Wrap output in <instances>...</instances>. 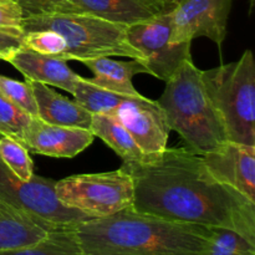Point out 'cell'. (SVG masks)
Masks as SVG:
<instances>
[{
    "label": "cell",
    "instance_id": "obj_15",
    "mask_svg": "<svg viewBox=\"0 0 255 255\" xmlns=\"http://www.w3.org/2000/svg\"><path fill=\"white\" fill-rule=\"evenodd\" d=\"M29 82L36 101L37 119L50 125L90 129L92 115L76 101L57 94L49 85Z\"/></svg>",
    "mask_w": 255,
    "mask_h": 255
},
{
    "label": "cell",
    "instance_id": "obj_26",
    "mask_svg": "<svg viewBox=\"0 0 255 255\" xmlns=\"http://www.w3.org/2000/svg\"><path fill=\"white\" fill-rule=\"evenodd\" d=\"M22 17L46 14H71L74 0H19Z\"/></svg>",
    "mask_w": 255,
    "mask_h": 255
},
{
    "label": "cell",
    "instance_id": "obj_30",
    "mask_svg": "<svg viewBox=\"0 0 255 255\" xmlns=\"http://www.w3.org/2000/svg\"><path fill=\"white\" fill-rule=\"evenodd\" d=\"M253 4H254V0H251V6H253Z\"/></svg>",
    "mask_w": 255,
    "mask_h": 255
},
{
    "label": "cell",
    "instance_id": "obj_31",
    "mask_svg": "<svg viewBox=\"0 0 255 255\" xmlns=\"http://www.w3.org/2000/svg\"><path fill=\"white\" fill-rule=\"evenodd\" d=\"M15 1H19V0H15Z\"/></svg>",
    "mask_w": 255,
    "mask_h": 255
},
{
    "label": "cell",
    "instance_id": "obj_24",
    "mask_svg": "<svg viewBox=\"0 0 255 255\" xmlns=\"http://www.w3.org/2000/svg\"><path fill=\"white\" fill-rule=\"evenodd\" d=\"M0 94L30 117L32 119L37 117L36 101L27 80L21 82L0 75Z\"/></svg>",
    "mask_w": 255,
    "mask_h": 255
},
{
    "label": "cell",
    "instance_id": "obj_6",
    "mask_svg": "<svg viewBox=\"0 0 255 255\" xmlns=\"http://www.w3.org/2000/svg\"><path fill=\"white\" fill-rule=\"evenodd\" d=\"M61 204L91 218L112 216L133 203V181L124 168L102 173L76 174L56 181Z\"/></svg>",
    "mask_w": 255,
    "mask_h": 255
},
{
    "label": "cell",
    "instance_id": "obj_23",
    "mask_svg": "<svg viewBox=\"0 0 255 255\" xmlns=\"http://www.w3.org/2000/svg\"><path fill=\"white\" fill-rule=\"evenodd\" d=\"M31 120L32 117L0 94V136L11 137L22 143Z\"/></svg>",
    "mask_w": 255,
    "mask_h": 255
},
{
    "label": "cell",
    "instance_id": "obj_22",
    "mask_svg": "<svg viewBox=\"0 0 255 255\" xmlns=\"http://www.w3.org/2000/svg\"><path fill=\"white\" fill-rule=\"evenodd\" d=\"M204 255H255V244L237 232L227 228H212V241Z\"/></svg>",
    "mask_w": 255,
    "mask_h": 255
},
{
    "label": "cell",
    "instance_id": "obj_5",
    "mask_svg": "<svg viewBox=\"0 0 255 255\" xmlns=\"http://www.w3.org/2000/svg\"><path fill=\"white\" fill-rule=\"evenodd\" d=\"M227 141L255 146V62L252 50L238 61L202 71Z\"/></svg>",
    "mask_w": 255,
    "mask_h": 255
},
{
    "label": "cell",
    "instance_id": "obj_17",
    "mask_svg": "<svg viewBox=\"0 0 255 255\" xmlns=\"http://www.w3.org/2000/svg\"><path fill=\"white\" fill-rule=\"evenodd\" d=\"M49 232L22 212L0 202V252L36 243Z\"/></svg>",
    "mask_w": 255,
    "mask_h": 255
},
{
    "label": "cell",
    "instance_id": "obj_27",
    "mask_svg": "<svg viewBox=\"0 0 255 255\" xmlns=\"http://www.w3.org/2000/svg\"><path fill=\"white\" fill-rule=\"evenodd\" d=\"M0 30L22 36V11L15 0H0Z\"/></svg>",
    "mask_w": 255,
    "mask_h": 255
},
{
    "label": "cell",
    "instance_id": "obj_19",
    "mask_svg": "<svg viewBox=\"0 0 255 255\" xmlns=\"http://www.w3.org/2000/svg\"><path fill=\"white\" fill-rule=\"evenodd\" d=\"M0 255H85L82 253L75 228L56 229L45 238L21 248L1 251Z\"/></svg>",
    "mask_w": 255,
    "mask_h": 255
},
{
    "label": "cell",
    "instance_id": "obj_21",
    "mask_svg": "<svg viewBox=\"0 0 255 255\" xmlns=\"http://www.w3.org/2000/svg\"><path fill=\"white\" fill-rule=\"evenodd\" d=\"M0 161L22 181H30L34 176L30 152L11 137L0 136Z\"/></svg>",
    "mask_w": 255,
    "mask_h": 255
},
{
    "label": "cell",
    "instance_id": "obj_29",
    "mask_svg": "<svg viewBox=\"0 0 255 255\" xmlns=\"http://www.w3.org/2000/svg\"><path fill=\"white\" fill-rule=\"evenodd\" d=\"M179 1H181V0H161L162 5H163V7L166 11H171V10L173 9V7L176 6Z\"/></svg>",
    "mask_w": 255,
    "mask_h": 255
},
{
    "label": "cell",
    "instance_id": "obj_12",
    "mask_svg": "<svg viewBox=\"0 0 255 255\" xmlns=\"http://www.w3.org/2000/svg\"><path fill=\"white\" fill-rule=\"evenodd\" d=\"M90 129L50 125L32 119L22 141L30 153L54 158H74L94 142Z\"/></svg>",
    "mask_w": 255,
    "mask_h": 255
},
{
    "label": "cell",
    "instance_id": "obj_25",
    "mask_svg": "<svg viewBox=\"0 0 255 255\" xmlns=\"http://www.w3.org/2000/svg\"><path fill=\"white\" fill-rule=\"evenodd\" d=\"M22 47L41 55L59 57L66 49L64 37L52 30H35L22 34Z\"/></svg>",
    "mask_w": 255,
    "mask_h": 255
},
{
    "label": "cell",
    "instance_id": "obj_28",
    "mask_svg": "<svg viewBox=\"0 0 255 255\" xmlns=\"http://www.w3.org/2000/svg\"><path fill=\"white\" fill-rule=\"evenodd\" d=\"M21 37L0 30V60L5 61L7 56L22 47Z\"/></svg>",
    "mask_w": 255,
    "mask_h": 255
},
{
    "label": "cell",
    "instance_id": "obj_7",
    "mask_svg": "<svg viewBox=\"0 0 255 255\" xmlns=\"http://www.w3.org/2000/svg\"><path fill=\"white\" fill-rule=\"evenodd\" d=\"M54 179L35 174L30 181H22L0 161V202L22 212L47 231L75 228L92 219L60 203Z\"/></svg>",
    "mask_w": 255,
    "mask_h": 255
},
{
    "label": "cell",
    "instance_id": "obj_18",
    "mask_svg": "<svg viewBox=\"0 0 255 255\" xmlns=\"http://www.w3.org/2000/svg\"><path fill=\"white\" fill-rule=\"evenodd\" d=\"M90 131L119 154L124 163L142 162L148 157L139 149L131 134L112 115H92Z\"/></svg>",
    "mask_w": 255,
    "mask_h": 255
},
{
    "label": "cell",
    "instance_id": "obj_11",
    "mask_svg": "<svg viewBox=\"0 0 255 255\" xmlns=\"http://www.w3.org/2000/svg\"><path fill=\"white\" fill-rule=\"evenodd\" d=\"M203 161L217 182L255 203V146L227 141L221 148L204 154Z\"/></svg>",
    "mask_w": 255,
    "mask_h": 255
},
{
    "label": "cell",
    "instance_id": "obj_3",
    "mask_svg": "<svg viewBox=\"0 0 255 255\" xmlns=\"http://www.w3.org/2000/svg\"><path fill=\"white\" fill-rule=\"evenodd\" d=\"M157 102L166 115L169 129L176 131L184 147L194 153L204 156L227 142L223 124L204 86L202 70L192 59L182 62L166 81Z\"/></svg>",
    "mask_w": 255,
    "mask_h": 255
},
{
    "label": "cell",
    "instance_id": "obj_9",
    "mask_svg": "<svg viewBox=\"0 0 255 255\" xmlns=\"http://www.w3.org/2000/svg\"><path fill=\"white\" fill-rule=\"evenodd\" d=\"M233 0H181L171 10V42H192L207 37L221 46Z\"/></svg>",
    "mask_w": 255,
    "mask_h": 255
},
{
    "label": "cell",
    "instance_id": "obj_10",
    "mask_svg": "<svg viewBox=\"0 0 255 255\" xmlns=\"http://www.w3.org/2000/svg\"><path fill=\"white\" fill-rule=\"evenodd\" d=\"M112 116L127 129L146 156H154L167 148L171 129L157 101L142 95L127 96Z\"/></svg>",
    "mask_w": 255,
    "mask_h": 255
},
{
    "label": "cell",
    "instance_id": "obj_2",
    "mask_svg": "<svg viewBox=\"0 0 255 255\" xmlns=\"http://www.w3.org/2000/svg\"><path fill=\"white\" fill-rule=\"evenodd\" d=\"M85 255H204L212 228L167 221L132 207L75 227Z\"/></svg>",
    "mask_w": 255,
    "mask_h": 255
},
{
    "label": "cell",
    "instance_id": "obj_13",
    "mask_svg": "<svg viewBox=\"0 0 255 255\" xmlns=\"http://www.w3.org/2000/svg\"><path fill=\"white\" fill-rule=\"evenodd\" d=\"M5 61L15 67L29 81L41 82L52 87H59L72 95L75 84L80 75L72 71L67 61L56 56L41 55L25 47L12 52Z\"/></svg>",
    "mask_w": 255,
    "mask_h": 255
},
{
    "label": "cell",
    "instance_id": "obj_1",
    "mask_svg": "<svg viewBox=\"0 0 255 255\" xmlns=\"http://www.w3.org/2000/svg\"><path fill=\"white\" fill-rule=\"evenodd\" d=\"M133 181L132 208L179 223L227 228L255 244V203L217 182L203 156L168 148L144 161L124 163Z\"/></svg>",
    "mask_w": 255,
    "mask_h": 255
},
{
    "label": "cell",
    "instance_id": "obj_4",
    "mask_svg": "<svg viewBox=\"0 0 255 255\" xmlns=\"http://www.w3.org/2000/svg\"><path fill=\"white\" fill-rule=\"evenodd\" d=\"M126 27L89 14H46L22 17V31L52 30L64 37L66 49L59 59L85 61L97 57L143 56L127 40Z\"/></svg>",
    "mask_w": 255,
    "mask_h": 255
},
{
    "label": "cell",
    "instance_id": "obj_8",
    "mask_svg": "<svg viewBox=\"0 0 255 255\" xmlns=\"http://www.w3.org/2000/svg\"><path fill=\"white\" fill-rule=\"evenodd\" d=\"M171 31L169 11L126 27L127 40L142 54V64L149 75L164 82L171 79L182 62L192 59V42H171Z\"/></svg>",
    "mask_w": 255,
    "mask_h": 255
},
{
    "label": "cell",
    "instance_id": "obj_20",
    "mask_svg": "<svg viewBox=\"0 0 255 255\" xmlns=\"http://www.w3.org/2000/svg\"><path fill=\"white\" fill-rule=\"evenodd\" d=\"M72 96L74 101L91 115H112L117 106L127 97L96 86L81 76L75 84Z\"/></svg>",
    "mask_w": 255,
    "mask_h": 255
},
{
    "label": "cell",
    "instance_id": "obj_16",
    "mask_svg": "<svg viewBox=\"0 0 255 255\" xmlns=\"http://www.w3.org/2000/svg\"><path fill=\"white\" fill-rule=\"evenodd\" d=\"M94 74L89 80L91 84L125 96H141L132 84V77L137 74H149L148 69L138 60L120 61L111 57H97L82 61Z\"/></svg>",
    "mask_w": 255,
    "mask_h": 255
},
{
    "label": "cell",
    "instance_id": "obj_14",
    "mask_svg": "<svg viewBox=\"0 0 255 255\" xmlns=\"http://www.w3.org/2000/svg\"><path fill=\"white\" fill-rule=\"evenodd\" d=\"M166 11L161 0H74L71 14H89L129 26Z\"/></svg>",
    "mask_w": 255,
    "mask_h": 255
}]
</instances>
